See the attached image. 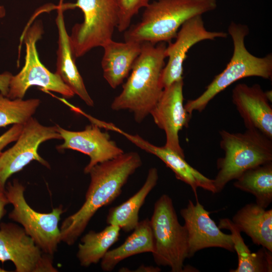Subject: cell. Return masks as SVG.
<instances>
[{
    "label": "cell",
    "instance_id": "6da1fadb",
    "mask_svg": "<svg viewBox=\"0 0 272 272\" xmlns=\"http://www.w3.org/2000/svg\"><path fill=\"white\" fill-rule=\"evenodd\" d=\"M142 165L140 155L129 152L93 167L88 173L90 182L85 202L61 224V241L73 245L98 210L112 203L121 194L129 177Z\"/></svg>",
    "mask_w": 272,
    "mask_h": 272
},
{
    "label": "cell",
    "instance_id": "7a4b0ae2",
    "mask_svg": "<svg viewBox=\"0 0 272 272\" xmlns=\"http://www.w3.org/2000/svg\"><path fill=\"white\" fill-rule=\"evenodd\" d=\"M166 43L143 42L121 93L111 104L114 111L127 110L141 123L150 112L164 90L161 77L165 65Z\"/></svg>",
    "mask_w": 272,
    "mask_h": 272
},
{
    "label": "cell",
    "instance_id": "3957f363",
    "mask_svg": "<svg viewBox=\"0 0 272 272\" xmlns=\"http://www.w3.org/2000/svg\"><path fill=\"white\" fill-rule=\"evenodd\" d=\"M217 0H156L145 8L141 21L124 32L125 41L157 44L175 38L188 19L212 11Z\"/></svg>",
    "mask_w": 272,
    "mask_h": 272
},
{
    "label": "cell",
    "instance_id": "277c9868",
    "mask_svg": "<svg viewBox=\"0 0 272 272\" xmlns=\"http://www.w3.org/2000/svg\"><path fill=\"white\" fill-rule=\"evenodd\" d=\"M228 30L233 41L232 56L225 69L215 77L205 91L196 98L188 100L184 105L191 115L194 111L202 112L216 95L240 79L258 77L271 80V54L257 57L250 53L245 45V38L249 33L248 27L232 22Z\"/></svg>",
    "mask_w": 272,
    "mask_h": 272
},
{
    "label": "cell",
    "instance_id": "5b68a950",
    "mask_svg": "<svg viewBox=\"0 0 272 272\" xmlns=\"http://www.w3.org/2000/svg\"><path fill=\"white\" fill-rule=\"evenodd\" d=\"M224 156L217 161L218 172L214 184L216 193L251 168L272 162V139L254 128L243 132L219 131Z\"/></svg>",
    "mask_w": 272,
    "mask_h": 272
},
{
    "label": "cell",
    "instance_id": "8992f818",
    "mask_svg": "<svg viewBox=\"0 0 272 272\" xmlns=\"http://www.w3.org/2000/svg\"><path fill=\"white\" fill-rule=\"evenodd\" d=\"M150 222L154 244L152 255L156 264L168 266L172 272L186 271L184 262L189 258L187 231L179 223L169 195L163 194L155 202Z\"/></svg>",
    "mask_w": 272,
    "mask_h": 272
},
{
    "label": "cell",
    "instance_id": "52a82bcc",
    "mask_svg": "<svg viewBox=\"0 0 272 272\" xmlns=\"http://www.w3.org/2000/svg\"><path fill=\"white\" fill-rule=\"evenodd\" d=\"M67 7L79 8L84 16L83 22L76 24L70 35L76 58L112 39L119 21L118 0H77Z\"/></svg>",
    "mask_w": 272,
    "mask_h": 272
},
{
    "label": "cell",
    "instance_id": "ba28073f",
    "mask_svg": "<svg viewBox=\"0 0 272 272\" xmlns=\"http://www.w3.org/2000/svg\"><path fill=\"white\" fill-rule=\"evenodd\" d=\"M24 191L25 187L16 179L6 185L5 195L13 207L9 218L22 225L41 249L52 256L61 242L58 223L63 213L62 207L54 208L48 213L38 212L28 204Z\"/></svg>",
    "mask_w": 272,
    "mask_h": 272
},
{
    "label": "cell",
    "instance_id": "9c48e42d",
    "mask_svg": "<svg viewBox=\"0 0 272 272\" xmlns=\"http://www.w3.org/2000/svg\"><path fill=\"white\" fill-rule=\"evenodd\" d=\"M43 32L41 20L34 22L24 31L22 36L26 46L25 64L20 72L11 78L7 96L8 98L23 99L32 86L59 93L67 98L74 96V93L59 76L49 71L39 59L36 43L42 38Z\"/></svg>",
    "mask_w": 272,
    "mask_h": 272
},
{
    "label": "cell",
    "instance_id": "30bf717a",
    "mask_svg": "<svg viewBox=\"0 0 272 272\" xmlns=\"http://www.w3.org/2000/svg\"><path fill=\"white\" fill-rule=\"evenodd\" d=\"M52 139L62 140L56 125H43L33 117L23 125L14 145L0 155V191H5L9 177L32 161L50 168L48 163L38 154V149L40 144Z\"/></svg>",
    "mask_w": 272,
    "mask_h": 272
},
{
    "label": "cell",
    "instance_id": "8fae6325",
    "mask_svg": "<svg viewBox=\"0 0 272 272\" xmlns=\"http://www.w3.org/2000/svg\"><path fill=\"white\" fill-rule=\"evenodd\" d=\"M0 261H12L16 272H56L52 255L44 253L23 228L0 223Z\"/></svg>",
    "mask_w": 272,
    "mask_h": 272
},
{
    "label": "cell",
    "instance_id": "7c38bea8",
    "mask_svg": "<svg viewBox=\"0 0 272 272\" xmlns=\"http://www.w3.org/2000/svg\"><path fill=\"white\" fill-rule=\"evenodd\" d=\"M228 34L224 32L207 30L202 15L196 16L185 22L179 29L175 41L168 43L166 47V55L168 59L161 77L164 89L175 82L183 80V64L192 46L203 40L227 38Z\"/></svg>",
    "mask_w": 272,
    "mask_h": 272
},
{
    "label": "cell",
    "instance_id": "4fadbf2b",
    "mask_svg": "<svg viewBox=\"0 0 272 272\" xmlns=\"http://www.w3.org/2000/svg\"><path fill=\"white\" fill-rule=\"evenodd\" d=\"M183 85L182 80L165 88L150 114L158 127L165 132L164 146L185 158L178 133L184 127L188 126L191 115L183 104Z\"/></svg>",
    "mask_w": 272,
    "mask_h": 272
},
{
    "label": "cell",
    "instance_id": "5bb4252c",
    "mask_svg": "<svg viewBox=\"0 0 272 272\" xmlns=\"http://www.w3.org/2000/svg\"><path fill=\"white\" fill-rule=\"evenodd\" d=\"M180 213L187 233L189 258L196 252L209 247L234 251L231 235L221 230L198 199L195 204L189 200L186 207Z\"/></svg>",
    "mask_w": 272,
    "mask_h": 272
},
{
    "label": "cell",
    "instance_id": "9a60e30c",
    "mask_svg": "<svg viewBox=\"0 0 272 272\" xmlns=\"http://www.w3.org/2000/svg\"><path fill=\"white\" fill-rule=\"evenodd\" d=\"M63 143L58 146V150L71 149L88 155L90 161L84 168L88 174L96 165L112 159L124 153L109 134L101 131L96 124H91L82 131H71L56 125Z\"/></svg>",
    "mask_w": 272,
    "mask_h": 272
},
{
    "label": "cell",
    "instance_id": "2e32d148",
    "mask_svg": "<svg viewBox=\"0 0 272 272\" xmlns=\"http://www.w3.org/2000/svg\"><path fill=\"white\" fill-rule=\"evenodd\" d=\"M232 98L246 128L256 129L272 139V107L261 86L238 84L233 89Z\"/></svg>",
    "mask_w": 272,
    "mask_h": 272
},
{
    "label": "cell",
    "instance_id": "e0dca14e",
    "mask_svg": "<svg viewBox=\"0 0 272 272\" xmlns=\"http://www.w3.org/2000/svg\"><path fill=\"white\" fill-rule=\"evenodd\" d=\"M115 130L121 133L141 149L156 156L162 160L174 172L177 179L190 186L196 200L198 199V188H201L213 193H217L213 179L205 176L191 166L186 161L185 158L165 146L159 147L152 144L138 134H130L117 128Z\"/></svg>",
    "mask_w": 272,
    "mask_h": 272
},
{
    "label": "cell",
    "instance_id": "ac0fdd59",
    "mask_svg": "<svg viewBox=\"0 0 272 272\" xmlns=\"http://www.w3.org/2000/svg\"><path fill=\"white\" fill-rule=\"evenodd\" d=\"M61 4L57 10L56 24L58 30V48L57 50L56 71L61 80L70 89L89 106H94V102L89 94L76 64L70 35L65 26Z\"/></svg>",
    "mask_w": 272,
    "mask_h": 272
},
{
    "label": "cell",
    "instance_id": "d6986e66",
    "mask_svg": "<svg viewBox=\"0 0 272 272\" xmlns=\"http://www.w3.org/2000/svg\"><path fill=\"white\" fill-rule=\"evenodd\" d=\"M142 45V43L131 41L116 42L111 39L102 46L103 75L112 88H116L128 77L141 53Z\"/></svg>",
    "mask_w": 272,
    "mask_h": 272
},
{
    "label": "cell",
    "instance_id": "ffe728a7",
    "mask_svg": "<svg viewBox=\"0 0 272 272\" xmlns=\"http://www.w3.org/2000/svg\"><path fill=\"white\" fill-rule=\"evenodd\" d=\"M232 222L252 242L272 252V210L257 203L245 205L234 215Z\"/></svg>",
    "mask_w": 272,
    "mask_h": 272
},
{
    "label": "cell",
    "instance_id": "44dd1931",
    "mask_svg": "<svg viewBox=\"0 0 272 272\" xmlns=\"http://www.w3.org/2000/svg\"><path fill=\"white\" fill-rule=\"evenodd\" d=\"M158 178L157 169L151 168L142 187L127 200L109 210L106 219L107 224L117 226L126 232L132 231L140 222V210L147 196L156 185Z\"/></svg>",
    "mask_w": 272,
    "mask_h": 272
},
{
    "label": "cell",
    "instance_id": "7402d4cb",
    "mask_svg": "<svg viewBox=\"0 0 272 272\" xmlns=\"http://www.w3.org/2000/svg\"><path fill=\"white\" fill-rule=\"evenodd\" d=\"M132 233L118 247L109 250L101 260L103 271L110 272L122 260L145 252L153 253L154 244L150 220L139 222Z\"/></svg>",
    "mask_w": 272,
    "mask_h": 272
},
{
    "label": "cell",
    "instance_id": "603a6c76",
    "mask_svg": "<svg viewBox=\"0 0 272 272\" xmlns=\"http://www.w3.org/2000/svg\"><path fill=\"white\" fill-rule=\"evenodd\" d=\"M218 227L231 232L234 250L238 256V266L230 272H271L272 254L271 251L262 247L256 252H252L246 245L241 232L232 221L228 218L220 220Z\"/></svg>",
    "mask_w": 272,
    "mask_h": 272
},
{
    "label": "cell",
    "instance_id": "cb8c5ba5",
    "mask_svg": "<svg viewBox=\"0 0 272 272\" xmlns=\"http://www.w3.org/2000/svg\"><path fill=\"white\" fill-rule=\"evenodd\" d=\"M120 228L108 225L99 232L90 231L81 239L77 253L80 265L88 267L99 262L110 247L116 242L120 236Z\"/></svg>",
    "mask_w": 272,
    "mask_h": 272
},
{
    "label": "cell",
    "instance_id": "d4e9b609",
    "mask_svg": "<svg viewBox=\"0 0 272 272\" xmlns=\"http://www.w3.org/2000/svg\"><path fill=\"white\" fill-rule=\"evenodd\" d=\"M233 183L237 188L253 194L256 203L267 208L272 201V162L244 171Z\"/></svg>",
    "mask_w": 272,
    "mask_h": 272
},
{
    "label": "cell",
    "instance_id": "484cf974",
    "mask_svg": "<svg viewBox=\"0 0 272 272\" xmlns=\"http://www.w3.org/2000/svg\"><path fill=\"white\" fill-rule=\"evenodd\" d=\"M39 99H10L0 93V127L11 124L24 125L35 113Z\"/></svg>",
    "mask_w": 272,
    "mask_h": 272
},
{
    "label": "cell",
    "instance_id": "4316f807",
    "mask_svg": "<svg viewBox=\"0 0 272 272\" xmlns=\"http://www.w3.org/2000/svg\"><path fill=\"white\" fill-rule=\"evenodd\" d=\"M151 0H118L119 21L117 30L125 32L130 26L133 18L139 11L146 8Z\"/></svg>",
    "mask_w": 272,
    "mask_h": 272
},
{
    "label": "cell",
    "instance_id": "83f0119b",
    "mask_svg": "<svg viewBox=\"0 0 272 272\" xmlns=\"http://www.w3.org/2000/svg\"><path fill=\"white\" fill-rule=\"evenodd\" d=\"M23 125L13 124V125L0 136V155L2 150L9 144L15 142L20 134Z\"/></svg>",
    "mask_w": 272,
    "mask_h": 272
},
{
    "label": "cell",
    "instance_id": "f1b7e54d",
    "mask_svg": "<svg viewBox=\"0 0 272 272\" xmlns=\"http://www.w3.org/2000/svg\"><path fill=\"white\" fill-rule=\"evenodd\" d=\"M12 76L13 75L9 72L0 74V93L4 96H7L8 94Z\"/></svg>",
    "mask_w": 272,
    "mask_h": 272
},
{
    "label": "cell",
    "instance_id": "f546056e",
    "mask_svg": "<svg viewBox=\"0 0 272 272\" xmlns=\"http://www.w3.org/2000/svg\"><path fill=\"white\" fill-rule=\"evenodd\" d=\"M9 203V201L4 191H0V221L6 213L5 207Z\"/></svg>",
    "mask_w": 272,
    "mask_h": 272
},
{
    "label": "cell",
    "instance_id": "4dcf8cb0",
    "mask_svg": "<svg viewBox=\"0 0 272 272\" xmlns=\"http://www.w3.org/2000/svg\"><path fill=\"white\" fill-rule=\"evenodd\" d=\"M161 268L159 266L141 265L135 270L137 272H159Z\"/></svg>",
    "mask_w": 272,
    "mask_h": 272
},
{
    "label": "cell",
    "instance_id": "1f68e13d",
    "mask_svg": "<svg viewBox=\"0 0 272 272\" xmlns=\"http://www.w3.org/2000/svg\"><path fill=\"white\" fill-rule=\"evenodd\" d=\"M6 15V11L5 7L0 5V20L5 17Z\"/></svg>",
    "mask_w": 272,
    "mask_h": 272
},
{
    "label": "cell",
    "instance_id": "d6a6232c",
    "mask_svg": "<svg viewBox=\"0 0 272 272\" xmlns=\"http://www.w3.org/2000/svg\"><path fill=\"white\" fill-rule=\"evenodd\" d=\"M6 271H8L2 268L1 267H0V272H6Z\"/></svg>",
    "mask_w": 272,
    "mask_h": 272
}]
</instances>
